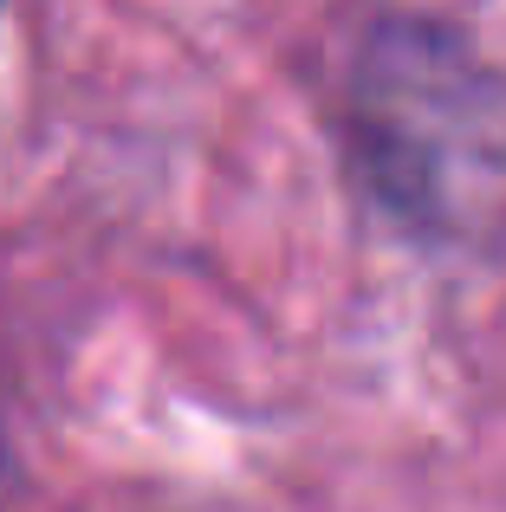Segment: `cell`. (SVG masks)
I'll use <instances>...</instances> for the list:
<instances>
[{
  "label": "cell",
  "mask_w": 506,
  "mask_h": 512,
  "mask_svg": "<svg viewBox=\"0 0 506 512\" xmlns=\"http://www.w3.org/2000/svg\"><path fill=\"white\" fill-rule=\"evenodd\" d=\"M494 78L455 26L429 13H370L338 91V163L390 227L442 240L455 227V143L487 111Z\"/></svg>",
  "instance_id": "cell-1"
}]
</instances>
